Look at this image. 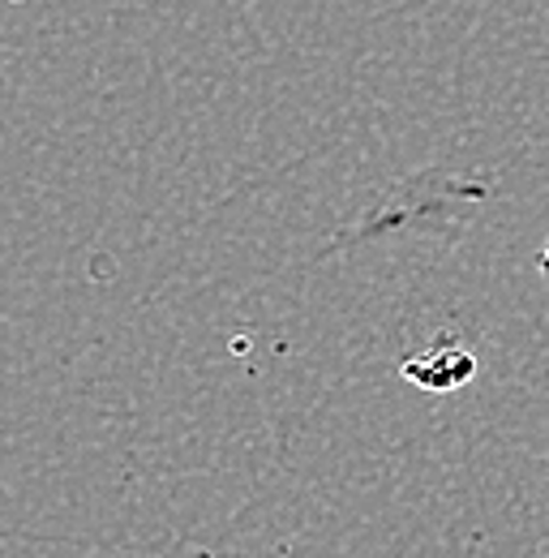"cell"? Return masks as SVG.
<instances>
[{"label":"cell","mask_w":549,"mask_h":558,"mask_svg":"<svg viewBox=\"0 0 549 558\" xmlns=\"http://www.w3.org/2000/svg\"><path fill=\"white\" fill-rule=\"evenodd\" d=\"M541 276L549 279V245H546V254H541Z\"/></svg>","instance_id":"obj_1"}]
</instances>
